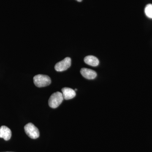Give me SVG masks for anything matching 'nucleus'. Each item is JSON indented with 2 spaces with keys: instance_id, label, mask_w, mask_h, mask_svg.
Segmentation results:
<instances>
[{
  "instance_id": "nucleus-7",
  "label": "nucleus",
  "mask_w": 152,
  "mask_h": 152,
  "mask_svg": "<svg viewBox=\"0 0 152 152\" xmlns=\"http://www.w3.org/2000/svg\"><path fill=\"white\" fill-rule=\"evenodd\" d=\"M63 96L65 100L71 99L76 96L75 91L69 88H64L62 89Z\"/></svg>"
},
{
  "instance_id": "nucleus-6",
  "label": "nucleus",
  "mask_w": 152,
  "mask_h": 152,
  "mask_svg": "<svg viewBox=\"0 0 152 152\" xmlns=\"http://www.w3.org/2000/svg\"><path fill=\"white\" fill-rule=\"evenodd\" d=\"M12 136V132L8 127L3 126L0 128V138L5 140L8 141L10 139Z\"/></svg>"
},
{
  "instance_id": "nucleus-3",
  "label": "nucleus",
  "mask_w": 152,
  "mask_h": 152,
  "mask_svg": "<svg viewBox=\"0 0 152 152\" xmlns=\"http://www.w3.org/2000/svg\"><path fill=\"white\" fill-rule=\"evenodd\" d=\"M24 130L26 134L31 138L36 139L39 137V129L32 123H28L26 125Z\"/></svg>"
},
{
  "instance_id": "nucleus-5",
  "label": "nucleus",
  "mask_w": 152,
  "mask_h": 152,
  "mask_svg": "<svg viewBox=\"0 0 152 152\" xmlns=\"http://www.w3.org/2000/svg\"><path fill=\"white\" fill-rule=\"evenodd\" d=\"M80 73L84 77L88 80H93L95 79L97 76L96 72L87 68H82L80 70Z\"/></svg>"
},
{
  "instance_id": "nucleus-10",
  "label": "nucleus",
  "mask_w": 152,
  "mask_h": 152,
  "mask_svg": "<svg viewBox=\"0 0 152 152\" xmlns=\"http://www.w3.org/2000/svg\"><path fill=\"white\" fill-rule=\"evenodd\" d=\"M76 1H77L78 2H80L82 1L83 0H76Z\"/></svg>"
},
{
  "instance_id": "nucleus-9",
  "label": "nucleus",
  "mask_w": 152,
  "mask_h": 152,
  "mask_svg": "<svg viewBox=\"0 0 152 152\" xmlns=\"http://www.w3.org/2000/svg\"><path fill=\"white\" fill-rule=\"evenodd\" d=\"M146 15L149 18L152 19V4H149L146 6L145 9Z\"/></svg>"
},
{
  "instance_id": "nucleus-1",
  "label": "nucleus",
  "mask_w": 152,
  "mask_h": 152,
  "mask_svg": "<svg viewBox=\"0 0 152 152\" xmlns=\"http://www.w3.org/2000/svg\"><path fill=\"white\" fill-rule=\"evenodd\" d=\"M34 82L36 86L42 88L48 86L51 83V80L48 76L38 75L34 77Z\"/></svg>"
},
{
  "instance_id": "nucleus-8",
  "label": "nucleus",
  "mask_w": 152,
  "mask_h": 152,
  "mask_svg": "<svg viewBox=\"0 0 152 152\" xmlns=\"http://www.w3.org/2000/svg\"><path fill=\"white\" fill-rule=\"evenodd\" d=\"M84 62L87 64L92 66H96L99 64V60L97 58L92 56H87L85 57Z\"/></svg>"
},
{
  "instance_id": "nucleus-11",
  "label": "nucleus",
  "mask_w": 152,
  "mask_h": 152,
  "mask_svg": "<svg viewBox=\"0 0 152 152\" xmlns=\"http://www.w3.org/2000/svg\"></svg>"
},
{
  "instance_id": "nucleus-4",
  "label": "nucleus",
  "mask_w": 152,
  "mask_h": 152,
  "mask_svg": "<svg viewBox=\"0 0 152 152\" xmlns=\"http://www.w3.org/2000/svg\"><path fill=\"white\" fill-rule=\"evenodd\" d=\"M71 66V59L66 57L64 59L56 64L55 69L57 72H63L66 70Z\"/></svg>"
},
{
  "instance_id": "nucleus-2",
  "label": "nucleus",
  "mask_w": 152,
  "mask_h": 152,
  "mask_svg": "<svg viewBox=\"0 0 152 152\" xmlns=\"http://www.w3.org/2000/svg\"><path fill=\"white\" fill-rule=\"evenodd\" d=\"M64 99L62 93L56 92L50 97L48 102L49 105L52 108H56L62 103Z\"/></svg>"
}]
</instances>
